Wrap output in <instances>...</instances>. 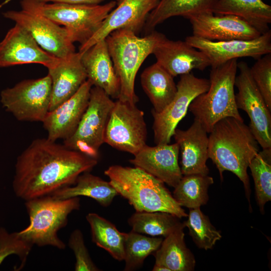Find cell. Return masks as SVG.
<instances>
[{"label": "cell", "mask_w": 271, "mask_h": 271, "mask_svg": "<svg viewBox=\"0 0 271 271\" xmlns=\"http://www.w3.org/2000/svg\"><path fill=\"white\" fill-rule=\"evenodd\" d=\"M179 152L177 143L154 147L146 145L129 161L134 167L175 188L183 176L178 163Z\"/></svg>", "instance_id": "19"}, {"label": "cell", "mask_w": 271, "mask_h": 271, "mask_svg": "<svg viewBox=\"0 0 271 271\" xmlns=\"http://www.w3.org/2000/svg\"><path fill=\"white\" fill-rule=\"evenodd\" d=\"M157 63L174 77L189 73L193 69L203 71L210 61L203 52L185 41H173L165 37L154 48Z\"/></svg>", "instance_id": "20"}, {"label": "cell", "mask_w": 271, "mask_h": 271, "mask_svg": "<svg viewBox=\"0 0 271 271\" xmlns=\"http://www.w3.org/2000/svg\"><path fill=\"white\" fill-rule=\"evenodd\" d=\"M144 112L136 104L117 99L105 128L104 142L118 150L136 155L146 145Z\"/></svg>", "instance_id": "10"}, {"label": "cell", "mask_w": 271, "mask_h": 271, "mask_svg": "<svg viewBox=\"0 0 271 271\" xmlns=\"http://www.w3.org/2000/svg\"><path fill=\"white\" fill-rule=\"evenodd\" d=\"M181 227L165 237L154 252L155 264L170 271H192L196 265L195 257L185 242L184 228Z\"/></svg>", "instance_id": "25"}, {"label": "cell", "mask_w": 271, "mask_h": 271, "mask_svg": "<svg viewBox=\"0 0 271 271\" xmlns=\"http://www.w3.org/2000/svg\"><path fill=\"white\" fill-rule=\"evenodd\" d=\"M52 82L49 111L72 96L87 79L81 61V54L74 52L47 68Z\"/></svg>", "instance_id": "22"}, {"label": "cell", "mask_w": 271, "mask_h": 271, "mask_svg": "<svg viewBox=\"0 0 271 271\" xmlns=\"http://www.w3.org/2000/svg\"><path fill=\"white\" fill-rule=\"evenodd\" d=\"M236 59L211 67L208 90L191 102L188 109L210 133L215 124L227 117L243 121L235 102L234 83L237 69Z\"/></svg>", "instance_id": "5"}, {"label": "cell", "mask_w": 271, "mask_h": 271, "mask_svg": "<svg viewBox=\"0 0 271 271\" xmlns=\"http://www.w3.org/2000/svg\"><path fill=\"white\" fill-rule=\"evenodd\" d=\"M212 13L236 16L261 34L270 30L271 6L262 0H216Z\"/></svg>", "instance_id": "24"}, {"label": "cell", "mask_w": 271, "mask_h": 271, "mask_svg": "<svg viewBox=\"0 0 271 271\" xmlns=\"http://www.w3.org/2000/svg\"><path fill=\"white\" fill-rule=\"evenodd\" d=\"M187 220L183 223L196 245L200 249H212L222 238L220 231L211 224L209 217L200 208L190 209Z\"/></svg>", "instance_id": "34"}, {"label": "cell", "mask_w": 271, "mask_h": 271, "mask_svg": "<svg viewBox=\"0 0 271 271\" xmlns=\"http://www.w3.org/2000/svg\"><path fill=\"white\" fill-rule=\"evenodd\" d=\"M210 85L209 80L196 77L191 72L180 75L177 92L172 101L160 112L152 111L153 128L156 145L170 143L175 129L184 117L192 101L206 92Z\"/></svg>", "instance_id": "11"}, {"label": "cell", "mask_w": 271, "mask_h": 271, "mask_svg": "<svg viewBox=\"0 0 271 271\" xmlns=\"http://www.w3.org/2000/svg\"><path fill=\"white\" fill-rule=\"evenodd\" d=\"M58 59L43 49L27 30L16 24L0 42V67L35 63L48 68Z\"/></svg>", "instance_id": "16"}, {"label": "cell", "mask_w": 271, "mask_h": 271, "mask_svg": "<svg viewBox=\"0 0 271 271\" xmlns=\"http://www.w3.org/2000/svg\"><path fill=\"white\" fill-rule=\"evenodd\" d=\"M239 74L234 85L237 108L245 111L249 119V126L262 149L271 148V110L256 87L250 74V67L244 61L237 63Z\"/></svg>", "instance_id": "12"}, {"label": "cell", "mask_w": 271, "mask_h": 271, "mask_svg": "<svg viewBox=\"0 0 271 271\" xmlns=\"http://www.w3.org/2000/svg\"><path fill=\"white\" fill-rule=\"evenodd\" d=\"M248 167L254 183L256 201L263 214L265 204L271 200V148L259 151Z\"/></svg>", "instance_id": "33"}, {"label": "cell", "mask_w": 271, "mask_h": 271, "mask_svg": "<svg viewBox=\"0 0 271 271\" xmlns=\"http://www.w3.org/2000/svg\"><path fill=\"white\" fill-rule=\"evenodd\" d=\"M86 219L90 227L92 241L115 259L123 260L126 233L120 232L113 223L96 213H88Z\"/></svg>", "instance_id": "29"}, {"label": "cell", "mask_w": 271, "mask_h": 271, "mask_svg": "<svg viewBox=\"0 0 271 271\" xmlns=\"http://www.w3.org/2000/svg\"><path fill=\"white\" fill-rule=\"evenodd\" d=\"M201 123L194 119L186 130L176 128L173 137L179 146L181 154V171L183 175H208L206 165L208 157L209 139Z\"/></svg>", "instance_id": "21"}, {"label": "cell", "mask_w": 271, "mask_h": 271, "mask_svg": "<svg viewBox=\"0 0 271 271\" xmlns=\"http://www.w3.org/2000/svg\"><path fill=\"white\" fill-rule=\"evenodd\" d=\"M143 90L154 108L161 112L173 99L177 92L174 77L157 62L146 68L141 76Z\"/></svg>", "instance_id": "26"}, {"label": "cell", "mask_w": 271, "mask_h": 271, "mask_svg": "<svg viewBox=\"0 0 271 271\" xmlns=\"http://www.w3.org/2000/svg\"><path fill=\"white\" fill-rule=\"evenodd\" d=\"M68 245L75 257V271H98L100 269L93 262L85 244L83 234L79 229L70 234Z\"/></svg>", "instance_id": "37"}, {"label": "cell", "mask_w": 271, "mask_h": 271, "mask_svg": "<svg viewBox=\"0 0 271 271\" xmlns=\"http://www.w3.org/2000/svg\"><path fill=\"white\" fill-rule=\"evenodd\" d=\"M163 240L162 237L147 236L132 230L126 233L124 270H133L141 267L145 259L159 248Z\"/></svg>", "instance_id": "32"}, {"label": "cell", "mask_w": 271, "mask_h": 271, "mask_svg": "<svg viewBox=\"0 0 271 271\" xmlns=\"http://www.w3.org/2000/svg\"><path fill=\"white\" fill-rule=\"evenodd\" d=\"M118 195L109 181L85 172L78 176L75 184L59 189L51 196L59 199L85 196L93 199L103 207H107Z\"/></svg>", "instance_id": "27"}, {"label": "cell", "mask_w": 271, "mask_h": 271, "mask_svg": "<svg viewBox=\"0 0 271 271\" xmlns=\"http://www.w3.org/2000/svg\"><path fill=\"white\" fill-rule=\"evenodd\" d=\"M22 9L44 16L65 28L73 42H86L113 9L116 2L104 5H80L21 0Z\"/></svg>", "instance_id": "7"}, {"label": "cell", "mask_w": 271, "mask_h": 271, "mask_svg": "<svg viewBox=\"0 0 271 271\" xmlns=\"http://www.w3.org/2000/svg\"><path fill=\"white\" fill-rule=\"evenodd\" d=\"M80 54L87 79L93 86L101 88L110 97L118 99L119 80L105 39L98 42Z\"/></svg>", "instance_id": "23"}, {"label": "cell", "mask_w": 271, "mask_h": 271, "mask_svg": "<svg viewBox=\"0 0 271 271\" xmlns=\"http://www.w3.org/2000/svg\"><path fill=\"white\" fill-rule=\"evenodd\" d=\"M209 133L208 157L218 169L221 180L225 171L234 174L243 184L251 209L247 170L259 148L249 126L244 121L227 117L218 121Z\"/></svg>", "instance_id": "2"}, {"label": "cell", "mask_w": 271, "mask_h": 271, "mask_svg": "<svg viewBox=\"0 0 271 271\" xmlns=\"http://www.w3.org/2000/svg\"><path fill=\"white\" fill-rule=\"evenodd\" d=\"M3 16L27 30L45 51L59 58L75 52L67 29L49 19L26 10L8 11Z\"/></svg>", "instance_id": "13"}, {"label": "cell", "mask_w": 271, "mask_h": 271, "mask_svg": "<svg viewBox=\"0 0 271 271\" xmlns=\"http://www.w3.org/2000/svg\"><path fill=\"white\" fill-rule=\"evenodd\" d=\"M114 104L102 89L92 86L88 104L76 130L63 140L67 148L98 160L107 123Z\"/></svg>", "instance_id": "8"}, {"label": "cell", "mask_w": 271, "mask_h": 271, "mask_svg": "<svg viewBox=\"0 0 271 271\" xmlns=\"http://www.w3.org/2000/svg\"><path fill=\"white\" fill-rule=\"evenodd\" d=\"M159 1L120 0L118 6L108 14L96 32L80 45L78 52L83 53L117 30L127 29L136 33L144 26L149 14Z\"/></svg>", "instance_id": "15"}, {"label": "cell", "mask_w": 271, "mask_h": 271, "mask_svg": "<svg viewBox=\"0 0 271 271\" xmlns=\"http://www.w3.org/2000/svg\"><path fill=\"white\" fill-rule=\"evenodd\" d=\"M51 85L49 74L21 81L1 91V102L18 120L42 122L49 111Z\"/></svg>", "instance_id": "9"}, {"label": "cell", "mask_w": 271, "mask_h": 271, "mask_svg": "<svg viewBox=\"0 0 271 271\" xmlns=\"http://www.w3.org/2000/svg\"><path fill=\"white\" fill-rule=\"evenodd\" d=\"M33 245L22 237L19 232L9 233L0 227V264L9 255L15 254L19 257L21 263L17 270L25 265Z\"/></svg>", "instance_id": "35"}, {"label": "cell", "mask_w": 271, "mask_h": 271, "mask_svg": "<svg viewBox=\"0 0 271 271\" xmlns=\"http://www.w3.org/2000/svg\"><path fill=\"white\" fill-rule=\"evenodd\" d=\"M216 0H159L146 21L147 30L151 31L171 17H188L212 13Z\"/></svg>", "instance_id": "28"}, {"label": "cell", "mask_w": 271, "mask_h": 271, "mask_svg": "<svg viewBox=\"0 0 271 271\" xmlns=\"http://www.w3.org/2000/svg\"><path fill=\"white\" fill-rule=\"evenodd\" d=\"M193 36L213 41L249 40L261 34L240 18L232 15H218L211 12L188 17Z\"/></svg>", "instance_id": "17"}, {"label": "cell", "mask_w": 271, "mask_h": 271, "mask_svg": "<svg viewBox=\"0 0 271 271\" xmlns=\"http://www.w3.org/2000/svg\"><path fill=\"white\" fill-rule=\"evenodd\" d=\"M80 200L79 197L59 199L51 195L26 200L30 223L19 233L33 245L64 249L66 244L58 232L67 225L69 215L79 209Z\"/></svg>", "instance_id": "6"}, {"label": "cell", "mask_w": 271, "mask_h": 271, "mask_svg": "<svg viewBox=\"0 0 271 271\" xmlns=\"http://www.w3.org/2000/svg\"><path fill=\"white\" fill-rule=\"evenodd\" d=\"M166 36L153 31L138 37L134 32L119 29L105 39L116 74L120 84L118 100L136 104L139 98L134 91L137 72L147 57Z\"/></svg>", "instance_id": "4"}, {"label": "cell", "mask_w": 271, "mask_h": 271, "mask_svg": "<svg viewBox=\"0 0 271 271\" xmlns=\"http://www.w3.org/2000/svg\"><path fill=\"white\" fill-rule=\"evenodd\" d=\"M153 271H170L169 269H168L167 267L155 264L153 269Z\"/></svg>", "instance_id": "39"}, {"label": "cell", "mask_w": 271, "mask_h": 271, "mask_svg": "<svg viewBox=\"0 0 271 271\" xmlns=\"http://www.w3.org/2000/svg\"><path fill=\"white\" fill-rule=\"evenodd\" d=\"M97 160L47 138L34 140L18 156L13 189L24 200L51 195L73 185L78 176L89 172Z\"/></svg>", "instance_id": "1"}, {"label": "cell", "mask_w": 271, "mask_h": 271, "mask_svg": "<svg viewBox=\"0 0 271 271\" xmlns=\"http://www.w3.org/2000/svg\"><path fill=\"white\" fill-rule=\"evenodd\" d=\"M213 183V178L208 175H183L174 188L173 196L181 207L200 208L208 201V189Z\"/></svg>", "instance_id": "31"}, {"label": "cell", "mask_w": 271, "mask_h": 271, "mask_svg": "<svg viewBox=\"0 0 271 271\" xmlns=\"http://www.w3.org/2000/svg\"><path fill=\"white\" fill-rule=\"evenodd\" d=\"M251 77L271 110V53L257 59L250 68Z\"/></svg>", "instance_id": "36"}, {"label": "cell", "mask_w": 271, "mask_h": 271, "mask_svg": "<svg viewBox=\"0 0 271 271\" xmlns=\"http://www.w3.org/2000/svg\"><path fill=\"white\" fill-rule=\"evenodd\" d=\"M92 86L87 79L72 96L48 112L42 122L48 139L64 140L72 135L87 107Z\"/></svg>", "instance_id": "18"}, {"label": "cell", "mask_w": 271, "mask_h": 271, "mask_svg": "<svg viewBox=\"0 0 271 271\" xmlns=\"http://www.w3.org/2000/svg\"><path fill=\"white\" fill-rule=\"evenodd\" d=\"M180 219L166 212L136 211L127 222L134 232L165 237L177 229L185 227Z\"/></svg>", "instance_id": "30"}, {"label": "cell", "mask_w": 271, "mask_h": 271, "mask_svg": "<svg viewBox=\"0 0 271 271\" xmlns=\"http://www.w3.org/2000/svg\"><path fill=\"white\" fill-rule=\"evenodd\" d=\"M14 0H5L0 4V8ZM45 3H64L72 4L95 5L104 0H33Z\"/></svg>", "instance_id": "38"}, {"label": "cell", "mask_w": 271, "mask_h": 271, "mask_svg": "<svg viewBox=\"0 0 271 271\" xmlns=\"http://www.w3.org/2000/svg\"><path fill=\"white\" fill-rule=\"evenodd\" d=\"M185 41L191 46L203 52L214 67L234 59L249 57L258 59L271 53V31L249 40H232L213 41L191 36Z\"/></svg>", "instance_id": "14"}, {"label": "cell", "mask_w": 271, "mask_h": 271, "mask_svg": "<svg viewBox=\"0 0 271 271\" xmlns=\"http://www.w3.org/2000/svg\"><path fill=\"white\" fill-rule=\"evenodd\" d=\"M104 174L118 195L126 199L136 211L166 212L180 218L188 216L164 183L143 170L113 165Z\"/></svg>", "instance_id": "3"}]
</instances>
